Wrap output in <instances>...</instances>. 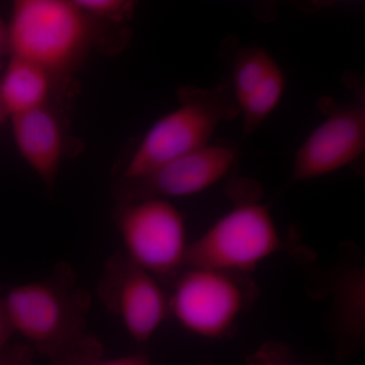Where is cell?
I'll use <instances>...</instances> for the list:
<instances>
[{"label":"cell","instance_id":"6da1fadb","mask_svg":"<svg viewBox=\"0 0 365 365\" xmlns=\"http://www.w3.org/2000/svg\"><path fill=\"white\" fill-rule=\"evenodd\" d=\"M14 332L52 364L83 344L91 297L74 271L60 263L51 275L11 288L4 297Z\"/></svg>","mask_w":365,"mask_h":365},{"label":"cell","instance_id":"7a4b0ae2","mask_svg":"<svg viewBox=\"0 0 365 365\" xmlns=\"http://www.w3.org/2000/svg\"><path fill=\"white\" fill-rule=\"evenodd\" d=\"M9 28V57L31 62L56 81L90 52L95 20L74 0H16Z\"/></svg>","mask_w":365,"mask_h":365},{"label":"cell","instance_id":"3957f363","mask_svg":"<svg viewBox=\"0 0 365 365\" xmlns=\"http://www.w3.org/2000/svg\"><path fill=\"white\" fill-rule=\"evenodd\" d=\"M239 114L227 83L208 90H182L179 107L158 119L146 132L127 163L123 180L145 176L210 143L220 124Z\"/></svg>","mask_w":365,"mask_h":365},{"label":"cell","instance_id":"277c9868","mask_svg":"<svg viewBox=\"0 0 365 365\" xmlns=\"http://www.w3.org/2000/svg\"><path fill=\"white\" fill-rule=\"evenodd\" d=\"M282 248L267 206L258 201H241L189 244L184 268L247 274Z\"/></svg>","mask_w":365,"mask_h":365},{"label":"cell","instance_id":"5b68a950","mask_svg":"<svg viewBox=\"0 0 365 365\" xmlns=\"http://www.w3.org/2000/svg\"><path fill=\"white\" fill-rule=\"evenodd\" d=\"M116 225L125 255L155 277L184 269L189 244L186 223L169 200L150 198L121 203Z\"/></svg>","mask_w":365,"mask_h":365},{"label":"cell","instance_id":"8992f818","mask_svg":"<svg viewBox=\"0 0 365 365\" xmlns=\"http://www.w3.org/2000/svg\"><path fill=\"white\" fill-rule=\"evenodd\" d=\"M169 299V313L188 332L222 339L232 330L247 295L237 274L208 268H184Z\"/></svg>","mask_w":365,"mask_h":365},{"label":"cell","instance_id":"52a82bcc","mask_svg":"<svg viewBox=\"0 0 365 365\" xmlns=\"http://www.w3.org/2000/svg\"><path fill=\"white\" fill-rule=\"evenodd\" d=\"M98 297L121 319L132 339L148 342L169 314V299L157 277L125 254L108 259L98 285Z\"/></svg>","mask_w":365,"mask_h":365},{"label":"cell","instance_id":"ba28073f","mask_svg":"<svg viewBox=\"0 0 365 365\" xmlns=\"http://www.w3.org/2000/svg\"><path fill=\"white\" fill-rule=\"evenodd\" d=\"M237 160V150L232 144L210 143L145 176L122 180L117 188L118 198L125 203L197 195L227 176Z\"/></svg>","mask_w":365,"mask_h":365},{"label":"cell","instance_id":"9c48e42d","mask_svg":"<svg viewBox=\"0 0 365 365\" xmlns=\"http://www.w3.org/2000/svg\"><path fill=\"white\" fill-rule=\"evenodd\" d=\"M365 150V109L337 108L314 129L295 153L292 182L327 176L356 162Z\"/></svg>","mask_w":365,"mask_h":365},{"label":"cell","instance_id":"30bf717a","mask_svg":"<svg viewBox=\"0 0 365 365\" xmlns=\"http://www.w3.org/2000/svg\"><path fill=\"white\" fill-rule=\"evenodd\" d=\"M9 119L21 157L51 188L58 176L66 145L63 127L56 113L46 105Z\"/></svg>","mask_w":365,"mask_h":365},{"label":"cell","instance_id":"8fae6325","mask_svg":"<svg viewBox=\"0 0 365 365\" xmlns=\"http://www.w3.org/2000/svg\"><path fill=\"white\" fill-rule=\"evenodd\" d=\"M334 294V331L339 356L356 351L364 340V270L346 265L336 275Z\"/></svg>","mask_w":365,"mask_h":365},{"label":"cell","instance_id":"7c38bea8","mask_svg":"<svg viewBox=\"0 0 365 365\" xmlns=\"http://www.w3.org/2000/svg\"><path fill=\"white\" fill-rule=\"evenodd\" d=\"M54 81L40 66L9 57L0 78V102L7 117L18 116L48 105Z\"/></svg>","mask_w":365,"mask_h":365},{"label":"cell","instance_id":"4fadbf2b","mask_svg":"<svg viewBox=\"0 0 365 365\" xmlns=\"http://www.w3.org/2000/svg\"><path fill=\"white\" fill-rule=\"evenodd\" d=\"M277 66L270 53L258 46L244 48L239 52L232 67L230 86L237 108L263 85L269 73Z\"/></svg>","mask_w":365,"mask_h":365},{"label":"cell","instance_id":"5bb4252c","mask_svg":"<svg viewBox=\"0 0 365 365\" xmlns=\"http://www.w3.org/2000/svg\"><path fill=\"white\" fill-rule=\"evenodd\" d=\"M285 88V76L279 66L269 73L263 85L240 106L246 135L256 130L279 105Z\"/></svg>","mask_w":365,"mask_h":365},{"label":"cell","instance_id":"9a60e30c","mask_svg":"<svg viewBox=\"0 0 365 365\" xmlns=\"http://www.w3.org/2000/svg\"><path fill=\"white\" fill-rule=\"evenodd\" d=\"M53 365H153L145 355L131 354L117 359H105L103 345L91 336L83 344Z\"/></svg>","mask_w":365,"mask_h":365},{"label":"cell","instance_id":"2e32d148","mask_svg":"<svg viewBox=\"0 0 365 365\" xmlns=\"http://www.w3.org/2000/svg\"><path fill=\"white\" fill-rule=\"evenodd\" d=\"M76 6L95 21L123 23L130 20L136 4L128 0H74Z\"/></svg>","mask_w":365,"mask_h":365},{"label":"cell","instance_id":"e0dca14e","mask_svg":"<svg viewBox=\"0 0 365 365\" xmlns=\"http://www.w3.org/2000/svg\"><path fill=\"white\" fill-rule=\"evenodd\" d=\"M246 365H304L294 361L288 347L269 343L247 357Z\"/></svg>","mask_w":365,"mask_h":365},{"label":"cell","instance_id":"ac0fdd59","mask_svg":"<svg viewBox=\"0 0 365 365\" xmlns=\"http://www.w3.org/2000/svg\"><path fill=\"white\" fill-rule=\"evenodd\" d=\"M35 351L29 344L7 345L0 351V365H32Z\"/></svg>","mask_w":365,"mask_h":365},{"label":"cell","instance_id":"d6986e66","mask_svg":"<svg viewBox=\"0 0 365 365\" xmlns=\"http://www.w3.org/2000/svg\"><path fill=\"white\" fill-rule=\"evenodd\" d=\"M14 333L4 297H0V351L9 344V340Z\"/></svg>","mask_w":365,"mask_h":365},{"label":"cell","instance_id":"ffe728a7","mask_svg":"<svg viewBox=\"0 0 365 365\" xmlns=\"http://www.w3.org/2000/svg\"><path fill=\"white\" fill-rule=\"evenodd\" d=\"M9 55V28L0 19V60Z\"/></svg>","mask_w":365,"mask_h":365},{"label":"cell","instance_id":"44dd1931","mask_svg":"<svg viewBox=\"0 0 365 365\" xmlns=\"http://www.w3.org/2000/svg\"><path fill=\"white\" fill-rule=\"evenodd\" d=\"M6 118L9 117H7L6 110H4V106H2L1 102H0V126L4 124Z\"/></svg>","mask_w":365,"mask_h":365}]
</instances>
